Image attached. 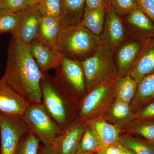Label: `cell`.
I'll list each match as a JSON object with an SVG mask.
<instances>
[{
    "mask_svg": "<svg viewBox=\"0 0 154 154\" xmlns=\"http://www.w3.org/2000/svg\"><path fill=\"white\" fill-rule=\"evenodd\" d=\"M43 75L30 52L29 45L12 36L4 76L29 104L42 103L40 82Z\"/></svg>",
    "mask_w": 154,
    "mask_h": 154,
    "instance_id": "cell-1",
    "label": "cell"
},
{
    "mask_svg": "<svg viewBox=\"0 0 154 154\" xmlns=\"http://www.w3.org/2000/svg\"><path fill=\"white\" fill-rule=\"evenodd\" d=\"M102 45L99 36L86 28L82 21L75 26L61 28L57 49L64 56L81 61L92 55Z\"/></svg>",
    "mask_w": 154,
    "mask_h": 154,
    "instance_id": "cell-2",
    "label": "cell"
},
{
    "mask_svg": "<svg viewBox=\"0 0 154 154\" xmlns=\"http://www.w3.org/2000/svg\"><path fill=\"white\" fill-rule=\"evenodd\" d=\"M80 62L84 70L87 93L103 84L114 82L118 78L113 54L104 45Z\"/></svg>",
    "mask_w": 154,
    "mask_h": 154,
    "instance_id": "cell-3",
    "label": "cell"
},
{
    "mask_svg": "<svg viewBox=\"0 0 154 154\" xmlns=\"http://www.w3.org/2000/svg\"><path fill=\"white\" fill-rule=\"evenodd\" d=\"M42 103L51 118L63 130L72 122L70 120L69 98L64 93L54 77L43 73L40 82Z\"/></svg>",
    "mask_w": 154,
    "mask_h": 154,
    "instance_id": "cell-4",
    "label": "cell"
},
{
    "mask_svg": "<svg viewBox=\"0 0 154 154\" xmlns=\"http://www.w3.org/2000/svg\"><path fill=\"white\" fill-rule=\"evenodd\" d=\"M54 77L56 82L70 99L79 104L87 94L85 76L80 61L64 56L61 63L56 69Z\"/></svg>",
    "mask_w": 154,
    "mask_h": 154,
    "instance_id": "cell-5",
    "label": "cell"
},
{
    "mask_svg": "<svg viewBox=\"0 0 154 154\" xmlns=\"http://www.w3.org/2000/svg\"><path fill=\"white\" fill-rule=\"evenodd\" d=\"M29 130L43 145L54 143L63 130L52 119L42 103L29 104L22 116Z\"/></svg>",
    "mask_w": 154,
    "mask_h": 154,
    "instance_id": "cell-6",
    "label": "cell"
},
{
    "mask_svg": "<svg viewBox=\"0 0 154 154\" xmlns=\"http://www.w3.org/2000/svg\"><path fill=\"white\" fill-rule=\"evenodd\" d=\"M114 82L103 84L87 93L78 105L76 119L89 122L103 116L115 99Z\"/></svg>",
    "mask_w": 154,
    "mask_h": 154,
    "instance_id": "cell-7",
    "label": "cell"
},
{
    "mask_svg": "<svg viewBox=\"0 0 154 154\" xmlns=\"http://www.w3.org/2000/svg\"><path fill=\"white\" fill-rule=\"evenodd\" d=\"M29 131L22 116L0 113L1 154H16L22 137Z\"/></svg>",
    "mask_w": 154,
    "mask_h": 154,
    "instance_id": "cell-8",
    "label": "cell"
},
{
    "mask_svg": "<svg viewBox=\"0 0 154 154\" xmlns=\"http://www.w3.org/2000/svg\"><path fill=\"white\" fill-rule=\"evenodd\" d=\"M124 24L114 10L110 0H106L103 30L99 36L103 45L113 54L123 42L125 35Z\"/></svg>",
    "mask_w": 154,
    "mask_h": 154,
    "instance_id": "cell-9",
    "label": "cell"
},
{
    "mask_svg": "<svg viewBox=\"0 0 154 154\" xmlns=\"http://www.w3.org/2000/svg\"><path fill=\"white\" fill-rule=\"evenodd\" d=\"M88 126L87 122L76 119L54 141L57 154H77L81 140Z\"/></svg>",
    "mask_w": 154,
    "mask_h": 154,
    "instance_id": "cell-10",
    "label": "cell"
},
{
    "mask_svg": "<svg viewBox=\"0 0 154 154\" xmlns=\"http://www.w3.org/2000/svg\"><path fill=\"white\" fill-rule=\"evenodd\" d=\"M29 104L3 76L0 79V113L22 116Z\"/></svg>",
    "mask_w": 154,
    "mask_h": 154,
    "instance_id": "cell-11",
    "label": "cell"
},
{
    "mask_svg": "<svg viewBox=\"0 0 154 154\" xmlns=\"http://www.w3.org/2000/svg\"><path fill=\"white\" fill-rule=\"evenodd\" d=\"M144 41L136 39L122 42L117 48L116 50L117 51L115 63L118 78L129 74L139 55Z\"/></svg>",
    "mask_w": 154,
    "mask_h": 154,
    "instance_id": "cell-12",
    "label": "cell"
},
{
    "mask_svg": "<svg viewBox=\"0 0 154 154\" xmlns=\"http://www.w3.org/2000/svg\"><path fill=\"white\" fill-rule=\"evenodd\" d=\"M30 52L42 72L56 69L60 65L63 55L57 49L50 48L36 40L29 44Z\"/></svg>",
    "mask_w": 154,
    "mask_h": 154,
    "instance_id": "cell-13",
    "label": "cell"
},
{
    "mask_svg": "<svg viewBox=\"0 0 154 154\" xmlns=\"http://www.w3.org/2000/svg\"><path fill=\"white\" fill-rule=\"evenodd\" d=\"M154 73V37L144 42L139 55L129 74L138 83Z\"/></svg>",
    "mask_w": 154,
    "mask_h": 154,
    "instance_id": "cell-14",
    "label": "cell"
},
{
    "mask_svg": "<svg viewBox=\"0 0 154 154\" xmlns=\"http://www.w3.org/2000/svg\"><path fill=\"white\" fill-rule=\"evenodd\" d=\"M41 15L38 7L28 8L21 13L19 26L12 36L28 44L35 40L38 33Z\"/></svg>",
    "mask_w": 154,
    "mask_h": 154,
    "instance_id": "cell-15",
    "label": "cell"
},
{
    "mask_svg": "<svg viewBox=\"0 0 154 154\" xmlns=\"http://www.w3.org/2000/svg\"><path fill=\"white\" fill-rule=\"evenodd\" d=\"M125 23L136 39L144 41L154 37V23L138 8L126 15Z\"/></svg>",
    "mask_w": 154,
    "mask_h": 154,
    "instance_id": "cell-16",
    "label": "cell"
},
{
    "mask_svg": "<svg viewBox=\"0 0 154 154\" xmlns=\"http://www.w3.org/2000/svg\"><path fill=\"white\" fill-rule=\"evenodd\" d=\"M87 122L102 147L119 143L121 129L106 121L104 116Z\"/></svg>",
    "mask_w": 154,
    "mask_h": 154,
    "instance_id": "cell-17",
    "label": "cell"
},
{
    "mask_svg": "<svg viewBox=\"0 0 154 154\" xmlns=\"http://www.w3.org/2000/svg\"><path fill=\"white\" fill-rule=\"evenodd\" d=\"M59 22L61 28L79 24L82 20L85 8V0H60Z\"/></svg>",
    "mask_w": 154,
    "mask_h": 154,
    "instance_id": "cell-18",
    "label": "cell"
},
{
    "mask_svg": "<svg viewBox=\"0 0 154 154\" xmlns=\"http://www.w3.org/2000/svg\"><path fill=\"white\" fill-rule=\"evenodd\" d=\"M61 29L58 19L41 16L38 33L35 40L50 48L57 49Z\"/></svg>",
    "mask_w": 154,
    "mask_h": 154,
    "instance_id": "cell-19",
    "label": "cell"
},
{
    "mask_svg": "<svg viewBox=\"0 0 154 154\" xmlns=\"http://www.w3.org/2000/svg\"><path fill=\"white\" fill-rule=\"evenodd\" d=\"M134 115L130 104L114 99L103 116L106 121L122 129L134 120Z\"/></svg>",
    "mask_w": 154,
    "mask_h": 154,
    "instance_id": "cell-20",
    "label": "cell"
},
{
    "mask_svg": "<svg viewBox=\"0 0 154 154\" xmlns=\"http://www.w3.org/2000/svg\"><path fill=\"white\" fill-rule=\"evenodd\" d=\"M154 100V73L145 77L137 84L130 106L134 113Z\"/></svg>",
    "mask_w": 154,
    "mask_h": 154,
    "instance_id": "cell-21",
    "label": "cell"
},
{
    "mask_svg": "<svg viewBox=\"0 0 154 154\" xmlns=\"http://www.w3.org/2000/svg\"><path fill=\"white\" fill-rule=\"evenodd\" d=\"M137 83L128 74L116 79L113 85V95L115 99L130 104L134 98Z\"/></svg>",
    "mask_w": 154,
    "mask_h": 154,
    "instance_id": "cell-22",
    "label": "cell"
},
{
    "mask_svg": "<svg viewBox=\"0 0 154 154\" xmlns=\"http://www.w3.org/2000/svg\"><path fill=\"white\" fill-rule=\"evenodd\" d=\"M106 7L91 9L85 8L82 20L86 28L96 36H100L103 30L105 22Z\"/></svg>",
    "mask_w": 154,
    "mask_h": 154,
    "instance_id": "cell-23",
    "label": "cell"
},
{
    "mask_svg": "<svg viewBox=\"0 0 154 154\" xmlns=\"http://www.w3.org/2000/svg\"><path fill=\"white\" fill-rule=\"evenodd\" d=\"M125 131L138 135L146 140L154 139V119H134L125 127Z\"/></svg>",
    "mask_w": 154,
    "mask_h": 154,
    "instance_id": "cell-24",
    "label": "cell"
},
{
    "mask_svg": "<svg viewBox=\"0 0 154 154\" xmlns=\"http://www.w3.org/2000/svg\"><path fill=\"white\" fill-rule=\"evenodd\" d=\"M119 142L135 154H154V149L143 139L121 134Z\"/></svg>",
    "mask_w": 154,
    "mask_h": 154,
    "instance_id": "cell-25",
    "label": "cell"
},
{
    "mask_svg": "<svg viewBox=\"0 0 154 154\" xmlns=\"http://www.w3.org/2000/svg\"><path fill=\"white\" fill-rule=\"evenodd\" d=\"M22 12L13 13L0 9V34L10 33L13 35L15 33L19 26Z\"/></svg>",
    "mask_w": 154,
    "mask_h": 154,
    "instance_id": "cell-26",
    "label": "cell"
},
{
    "mask_svg": "<svg viewBox=\"0 0 154 154\" xmlns=\"http://www.w3.org/2000/svg\"><path fill=\"white\" fill-rule=\"evenodd\" d=\"M24 137L19 143L16 154H38L40 141L37 137L30 131Z\"/></svg>",
    "mask_w": 154,
    "mask_h": 154,
    "instance_id": "cell-27",
    "label": "cell"
},
{
    "mask_svg": "<svg viewBox=\"0 0 154 154\" xmlns=\"http://www.w3.org/2000/svg\"><path fill=\"white\" fill-rule=\"evenodd\" d=\"M102 146L88 125L81 140L77 154L84 152H96Z\"/></svg>",
    "mask_w": 154,
    "mask_h": 154,
    "instance_id": "cell-28",
    "label": "cell"
},
{
    "mask_svg": "<svg viewBox=\"0 0 154 154\" xmlns=\"http://www.w3.org/2000/svg\"><path fill=\"white\" fill-rule=\"evenodd\" d=\"M37 7L41 16L53 17L59 21L60 0H42Z\"/></svg>",
    "mask_w": 154,
    "mask_h": 154,
    "instance_id": "cell-29",
    "label": "cell"
},
{
    "mask_svg": "<svg viewBox=\"0 0 154 154\" xmlns=\"http://www.w3.org/2000/svg\"><path fill=\"white\" fill-rule=\"evenodd\" d=\"M119 16H126L138 8L136 0H110Z\"/></svg>",
    "mask_w": 154,
    "mask_h": 154,
    "instance_id": "cell-30",
    "label": "cell"
},
{
    "mask_svg": "<svg viewBox=\"0 0 154 154\" xmlns=\"http://www.w3.org/2000/svg\"><path fill=\"white\" fill-rule=\"evenodd\" d=\"M29 7L27 0H4L2 8L13 13H21Z\"/></svg>",
    "mask_w": 154,
    "mask_h": 154,
    "instance_id": "cell-31",
    "label": "cell"
},
{
    "mask_svg": "<svg viewBox=\"0 0 154 154\" xmlns=\"http://www.w3.org/2000/svg\"><path fill=\"white\" fill-rule=\"evenodd\" d=\"M96 154H135L120 143L99 149Z\"/></svg>",
    "mask_w": 154,
    "mask_h": 154,
    "instance_id": "cell-32",
    "label": "cell"
},
{
    "mask_svg": "<svg viewBox=\"0 0 154 154\" xmlns=\"http://www.w3.org/2000/svg\"><path fill=\"white\" fill-rule=\"evenodd\" d=\"M134 119H154V100L134 113Z\"/></svg>",
    "mask_w": 154,
    "mask_h": 154,
    "instance_id": "cell-33",
    "label": "cell"
},
{
    "mask_svg": "<svg viewBox=\"0 0 154 154\" xmlns=\"http://www.w3.org/2000/svg\"><path fill=\"white\" fill-rule=\"evenodd\" d=\"M138 8L154 23V0H136Z\"/></svg>",
    "mask_w": 154,
    "mask_h": 154,
    "instance_id": "cell-34",
    "label": "cell"
},
{
    "mask_svg": "<svg viewBox=\"0 0 154 154\" xmlns=\"http://www.w3.org/2000/svg\"><path fill=\"white\" fill-rule=\"evenodd\" d=\"M106 5V0H85V7L89 9L98 8Z\"/></svg>",
    "mask_w": 154,
    "mask_h": 154,
    "instance_id": "cell-35",
    "label": "cell"
},
{
    "mask_svg": "<svg viewBox=\"0 0 154 154\" xmlns=\"http://www.w3.org/2000/svg\"><path fill=\"white\" fill-rule=\"evenodd\" d=\"M38 154H57L56 149L53 143L50 146H43L38 149Z\"/></svg>",
    "mask_w": 154,
    "mask_h": 154,
    "instance_id": "cell-36",
    "label": "cell"
},
{
    "mask_svg": "<svg viewBox=\"0 0 154 154\" xmlns=\"http://www.w3.org/2000/svg\"><path fill=\"white\" fill-rule=\"evenodd\" d=\"M42 0H27V5L29 8H33L38 5Z\"/></svg>",
    "mask_w": 154,
    "mask_h": 154,
    "instance_id": "cell-37",
    "label": "cell"
},
{
    "mask_svg": "<svg viewBox=\"0 0 154 154\" xmlns=\"http://www.w3.org/2000/svg\"><path fill=\"white\" fill-rule=\"evenodd\" d=\"M77 154H96V152H84L80 153Z\"/></svg>",
    "mask_w": 154,
    "mask_h": 154,
    "instance_id": "cell-38",
    "label": "cell"
},
{
    "mask_svg": "<svg viewBox=\"0 0 154 154\" xmlns=\"http://www.w3.org/2000/svg\"><path fill=\"white\" fill-rule=\"evenodd\" d=\"M147 141L154 149V139L151 141Z\"/></svg>",
    "mask_w": 154,
    "mask_h": 154,
    "instance_id": "cell-39",
    "label": "cell"
},
{
    "mask_svg": "<svg viewBox=\"0 0 154 154\" xmlns=\"http://www.w3.org/2000/svg\"><path fill=\"white\" fill-rule=\"evenodd\" d=\"M3 1H4V0H0V9L2 8V5Z\"/></svg>",
    "mask_w": 154,
    "mask_h": 154,
    "instance_id": "cell-40",
    "label": "cell"
}]
</instances>
